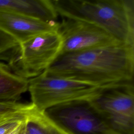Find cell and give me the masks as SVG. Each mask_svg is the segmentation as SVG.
I'll return each instance as SVG.
<instances>
[{
    "label": "cell",
    "instance_id": "13",
    "mask_svg": "<svg viewBox=\"0 0 134 134\" xmlns=\"http://www.w3.org/2000/svg\"><path fill=\"white\" fill-rule=\"evenodd\" d=\"M24 104L19 102H0V114L19 108Z\"/></svg>",
    "mask_w": 134,
    "mask_h": 134
},
{
    "label": "cell",
    "instance_id": "14",
    "mask_svg": "<svg viewBox=\"0 0 134 134\" xmlns=\"http://www.w3.org/2000/svg\"><path fill=\"white\" fill-rule=\"evenodd\" d=\"M23 134H25V133H24H24H23Z\"/></svg>",
    "mask_w": 134,
    "mask_h": 134
},
{
    "label": "cell",
    "instance_id": "4",
    "mask_svg": "<svg viewBox=\"0 0 134 134\" xmlns=\"http://www.w3.org/2000/svg\"><path fill=\"white\" fill-rule=\"evenodd\" d=\"M105 86L50 75L44 72L28 80V91L31 103L38 110L44 111L63 103L90 99Z\"/></svg>",
    "mask_w": 134,
    "mask_h": 134
},
{
    "label": "cell",
    "instance_id": "9",
    "mask_svg": "<svg viewBox=\"0 0 134 134\" xmlns=\"http://www.w3.org/2000/svg\"><path fill=\"white\" fill-rule=\"evenodd\" d=\"M28 86V80L15 74L0 61V102H18Z\"/></svg>",
    "mask_w": 134,
    "mask_h": 134
},
{
    "label": "cell",
    "instance_id": "12",
    "mask_svg": "<svg viewBox=\"0 0 134 134\" xmlns=\"http://www.w3.org/2000/svg\"><path fill=\"white\" fill-rule=\"evenodd\" d=\"M18 45L14 38L0 29V61L7 62Z\"/></svg>",
    "mask_w": 134,
    "mask_h": 134
},
{
    "label": "cell",
    "instance_id": "8",
    "mask_svg": "<svg viewBox=\"0 0 134 134\" xmlns=\"http://www.w3.org/2000/svg\"><path fill=\"white\" fill-rule=\"evenodd\" d=\"M57 21H44L15 12L0 10V29L19 43L38 34L57 30Z\"/></svg>",
    "mask_w": 134,
    "mask_h": 134
},
{
    "label": "cell",
    "instance_id": "7",
    "mask_svg": "<svg viewBox=\"0 0 134 134\" xmlns=\"http://www.w3.org/2000/svg\"><path fill=\"white\" fill-rule=\"evenodd\" d=\"M58 31L62 40L60 55L121 43L100 27L75 19L63 18Z\"/></svg>",
    "mask_w": 134,
    "mask_h": 134
},
{
    "label": "cell",
    "instance_id": "10",
    "mask_svg": "<svg viewBox=\"0 0 134 134\" xmlns=\"http://www.w3.org/2000/svg\"><path fill=\"white\" fill-rule=\"evenodd\" d=\"M25 134H68L32 104L25 118Z\"/></svg>",
    "mask_w": 134,
    "mask_h": 134
},
{
    "label": "cell",
    "instance_id": "2",
    "mask_svg": "<svg viewBox=\"0 0 134 134\" xmlns=\"http://www.w3.org/2000/svg\"><path fill=\"white\" fill-rule=\"evenodd\" d=\"M62 18L84 21L134 46V0H51Z\"/></svg>",
    "mask_w": 134,
    "mask_h": 134
},
{
    "label": "cell",
    "instance_id": "5",
    "mask_svg": "<svg viewBox=\"0 0 134 134\" xmlns=\"http://www.w3.org/2000/svg\"><path fill=\"white\" fill-rule=\"evenodd\" d=\"M118 134H134L133 81L102 88L88 99Z\"/></svg>",
    "mask_w": 134,
    "mask_h": 134
},
{
    "label": "cell",
    "instance_id": "3",
    "mask_svg": "<svg viewBox=\"0 0 134 134\" xmlns=\"http://www.w3.org/2000/svg\"><path fill=\"white\" fill-rule=\"evenodd\" d=\"M61 49L58 29L41 32L19 43L6 64L15 74L29 80L45 72Z\"/></svg>",
    "mask_w": 134,
    "mask_h": 134
},
{
    "label": "cell",
    "instance_id": "1",
    "mask_svg": "<svg viewBox=\"0 0 134 134\" xmlns=\"http://www.w3.org/2000/svg\"><path fill=\"white\" fill-rule=\"evenodd\" d=\"M44 72L101 86L132 82L134 46L120 43L61 54Z\"/></svg>",
    "mask_w": 134,
    "mask_h": 134
},
{
    "label": "cell",
    "instance_id": "11",
    "mask_svg": "<svg viewBox=\"0 0 134 134\" xmlns=\"http://www.w3.org/2000/svg\"><path fill=\"white\" fill-rule=\"evenodd\" d=\"M32 103L0 114V134H23L26 114Z\"/></svg>",
    "mask_w": 134,
    "mask_h": 134
},
{
    "label": "cell",
    "instance_id": "6",
    "mask_svg": "<svg viewBox=\"0 0 134 134\" xmlns=\"http://www.w3.org/2000/svg\"><path fill=\"white\" fill-rule=\"evenodd\" d=\"M43 111L68 134H118L88 99L63 103Z\"/></svg>",
    "mask_w": 134,
    "mask_h": 134
}]
</instances>
